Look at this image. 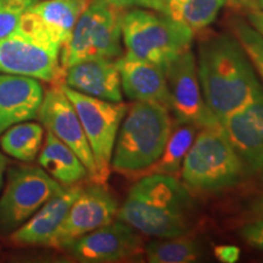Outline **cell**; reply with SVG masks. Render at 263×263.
<instances>
[{"mask_svg": "<svg viewBox=\"0 0 263 263\" xmlns=\"http://www.w3.org/2000/svg\"><path fill=\"white\" fill-rule=\"evenodd\" d=\"M197 133L199 128L196 126L176 118V121L172 122L170 137L162 154L159 160L146 171L145 174L161 173L177 177V174L180 173L184 157L193 145Z\"/></svg>", "mask_w": 263, "mask_h": 263, "instance_id": "cell-21", "label": "cell"}, {"mask_svg": "<svg viewBox=\"0 0 263 263\" xmlns=\"http://www.w3.org/2000/svg\"><path fill=\"white\" fill-rule=\"evenodd\" d=\"M43 98L38 80L0 72V136L16 123L37 118Z\"/></svg>", "mask_w": 263, "mask_h": 263, "instance_id": "cell-16", "label": "cell"}, {"mask_svg": "<svg viewBox=\"0 0 263 263\" xmlns=\"http://www.w3.org/2000/svg\"><path fill=\"white\" fill-rule=\"evenodd\" d=\"M64 188L42 167L10 170L0 197V233L14 232Z\"/></svg>", "mask_w": 263, "mask_h": 263, "instance_id": "cell-9", "label": "cell"}, {"mask_svg": "<svg viewBox=\"0 0 263 263\" xmlns=\"http://www.w3.org/2000/svg\"><path fill=\"white\" fill-rule=\"evenodd\" d=\"M256 0H232L230 2V5L232 8L239 9V10H246L252 8L255 4Z\"/></svg>", "mask_w": 263, "mask_h": 263, "instance_id": "cell-33", "label": "cell"}, {"mask_svg": "<svg viewBox=\"0 0 263 263\" xmlns=\"http://www.w3.org/2000/svg\"><path fill=\"white\" fill-rule=\"evenodd\" d=\"M39 0H0V41L17 29L22 16Z\"/></svg>", "mask_w": 263, "mask_h": 263, "instance_id": "cell-26", "label": "cell"}, {"mask_svg": "<svg viewBox=\"0 0 263 263\" xmlns=\"http://www.w3.org/2000/svg\"><path fill=\"white\" fill-rule=\"evenodd\" d=\"M229 26L232 34L240 43L255 71H257L263 81V37L248 24L246 20L239 16H233L229 20Z\"/></svg>", "mask_w": 263, "mask_h": 263, "instance_id": "cell-25", "label": "cell"}, {"mask_svg": "<svg viewBox=\"0 0 263 263\" xmlns=\"http://www.w3.org/2000/svg\"><path fill=\"white\" fill-rule=\"evenodd\" d=\"M250 9H259V10H263V0H256L254 6H252V8H250ZM246 10H248V9H246Z\"/></svg>", "mask_w": 263, "mask_h": 263, "instance_id": "cell-35", "label": "cell"}, {"mask_svg": "<svg viewBox=\"0 0 263 263\" xmlns=\"http://www.w3.org/2000/svg\"><path fill=\"white\" fill-rule=\"evenodd\" d=\"M90 0H43L28 11L62 48L70 41L74 26Z\"/></svg>", "mask_w": 263, "mask_h": 263, "instance_id": "cell-19", "label": "cell"}, {"mask_svg": "<svg viewBox=\"0 0 263 263\" xmlns=\"http://www.w3.org/2000/svg\"><path fill=\"white\" fill-rule=\"evenodd\" d=\"M117 211L118 203L106 186L90 184L82 189L47 246L67 249L81 236L114 222Z\"/></svg>", "mask_w": 263, "mask_h": 263, "instance_id": "cell-10", "label": "cell"}, {"mask_svg": "<svg viewBox=\"0 0 263 263\" xmlns=\"http://www.w3.org/2000/svg\"><path fill=\"white\" fill-rule=\"evenodd\" d=\"M230 2H232V0H227V5H230Z\"/></svg>", "mask_w": 263, "mask_h": 263, "instance_id": "cell-36", "label": "cell"}, {"mask_svg": "<svg viewBox=\"0 0 263 263\" xmlns=\"http://www.w3.org/2000/svg\"><path fill=\"white\" fill-rule=\"evenodd\" d=\"M60 51V44L26 11L17 29L0 41V72L57 82L64 76Z\"/></svg>", "mask_w": 263, "mask_h": 263, "instance_id": "cell-6", "label": "cell"}, {"mask_svg": "<svg viewBox=\"0 0 263 263\" xmlns=\"http://www.w3.org/2000/svg\"><path fill=\"white\" fill-rule=\"evenodd\" d=\"M115 62L120 72L122 90L129 100L159 103L170 110V90L163 67L128 52L117 58Z\"/></svg>", "mask_w": 263, "mask_h": 263, "instance_id": "cell-15", "label": "cell"}, {"mask_svg": "<svg viewBox=\"0 0 263 263\" xmlns=\"http://www.w3.org/2000/svg\"><path fill=\"white\" fill-rule=\"evenodd\" d=\"M250 209H251V212L255 216H257L258 218H263V194L256 197L252 201L251 206H250Z\"/></svg>", "mask_w": 263, "mask_h": 263, "instance_id": "cell-32", "label": "cell"}, {"mask_svg": "<svg viewBox=\"0 0 263 263\" xmlns=\"http://www.w3.org/2000/svg\"><path fill=\"white\" fill-rule=\"evenodd\" d=\"M193 197L176 176L145 174L132 186L116 218L153 238H176L189 232Z\"/></svg>", "mask_w": 263, "mask_h": 263, "instance_id": "cell-2", "label": "cell"}, {"mask_svg": "<svg viewBox=\"0 0 263 263\" xmlns=\"http://www.w3.org/2000/svg\"><path fill=\"white\" fill-rule=\"evenodd\" d=\"M239 234L244 239L246 244L256 250H259V251H263V218H258L241 227Z\"/></svg>", "mask_w": 263, "mask_h": 263, "instance_id": "cell-27", "label": "cell"}, {"mask_svg": "<svg viewBox=\"0 0 263 263\" xmlns=\"http://www.w3.org/2000/svg\"><path fill=\"white\" fill-rule=\"evenodd\" d=\"M162 2L167 8V14H168L172 18L177 20L179 10L186 0H162Z\"/></svg>", "mask_w": 263, "mask_h": 263, "instance_id": "cell-31", "label": "cell"}, {"mask_svg": "<svg viewBox=\"0 0 263 263\" xmlns=\"http://www.w3.org/2000/svg\"><path fill=\"white\" fill-rule=\"evenodd\" d=\"M38 117L43 127L47 128L48 132L54 134L58 139H60L77 154L87 167L91 179H94L97 168H95L93 153L85 137L77 111L62 90L61 84L55 85L47 93H44Z\"/></svg>", "mask_w": 263, "mask_h": 263, "instance_id": "cell-13", "label": "cell"}, {"mask_svg": "<svg viewBox=\"0 0 263 263\" xmlns=\"http://www.w3.org/2000/svg\"><path fill=\"white\" fill-rule=\"evenodd\" d=\"M39 166L64 186L78 184L89 176L77 154L48 132L38 156Z\"/></svg>", "mask_w": 263, "mask_h": 263, "instance_id": "cell-20", "label": "cell"}, {"mask_svg": "<svg viewBox=\"0 0 263 263\" xmlns=\"http://www.w3.org/2000/svg\"><path fill=\"white\" fill-rule=\"evenodd\" d=\"M67 250L76 259L88 263L128 261L144 251L137 230L118 219L81 236Z\"/></svg>", "mask_w": 263, "mask_h": 263, "instance_id": "cell-12", "label": "cell"}, {"mask_svg": "<svg viewBox=\"0 0 263 263\" xmlns=\"http://www.w3.org/2000/svg\"><path fill=\"white\" fill-rule=\"evenodd\" d=\"M226 5L227 0H186L179 10L177 21L183 22L195 34L211 26Z\"/></svg>", "mask_w": 263, "mask_h": 263, "instance_id": "cell-24", "label": "cell"}, {"mask_svg": "<svg viewBox=\"0 0 263 263\" xmlns=\"http://www.w3.org/2000/svg\"><path fill=\"white\" fill-rule=\"evenodd\" d=\"M171 127L172 120L166 106L134 101L118 130L111 170L126 176H144L162 154Z\"/></svg>", "mask_w": 263, "mask_h": 263, "instance_id": "cell-3", "label": "cell"}, {"mask_svg": "<svg viewBox=\"0 0 263 263\" xmlns=\"http://www.w3.org/2000/svg\"><path fill=\"white\" fill-rule=\"evenodd\" d=\"M6 164H8V160H6V157L0 153V188L3 186V182H4V173L6 171Z\"/></svg>", "mask_w": 263, "mask_h": 263, "instance_id": "cell-34", "label": "cell"}, {"mask_svg": "<svg viewBox=\"0 0 263 263\" xmlns=\"http://www.w3.org/2000/svg\"><path fill=\"white\" fill-rule=\"evenodd\" d=\"M60 84L77 111L93 153L97 168L93 180L95 183L105 184L110 177L115 143L128 106L122 101L114 103L88 97L64 83Z\"/></svg>", "mask_w": 263, "mask_h": 263, "instance_id": "cell-8", "label": "cell"}, {"mask_svg": "<svg viewBox=\"0 0 263 263\" xmlns=\"http://www.w3.org/2000/svg\"><path fill=\"white\" fill-rule=\"evenodd\" d=\"M122 41L128 54L166 67L190 50L194 33L183 22L155 10H123Z\"/></svg>", "mask_w": 263, "mask_h": 263, "instance_id": "cell-4", "label": "cell"}, {"mask_svg": "<svg viewBox=\"0 0 263 263\" xmlns=\"http://www.w3.org/2000/svg\"><path fill=\"white\" fill-rule=\"evenodd\" d=\"M245 11V20L255 31H257L263 37V10L248 9Z\"/></svg>", "mask_w": 263, "mask_h": 263, "instance_id": "cell-30", "label": "cell"}, {"mask_svg": "<svg viewBox=\"0 0 263 263\" xmlns=\"http://www.w3.org/2000/svg\"><path fill=\"white\" fill-rule=\"evenodd\" d=\"M164 72L170 90V110L176 115L177 120L192 123L199 129L221 128L219 120L203 100L197 77L196 59L192 50L185 51L171 62Z\"/></svg>", "mask_w": 263, "mask_h": 263, "instance_id": "cell-11", "label": "cell"}, {"mask_svg": "<svg viewBox=\"0 0 263 263\" xmlns=\"http://www.w3.org/2000/svg\"><path fill=\"white\" fill-rule=\"evenodd\" d=\"M122 15L123 9L106 0H90L78 18L70 41L61 48L62 72L84 60L120 58L122 55Z\"/></svg>", "mask_w": 263, "mask_h": 263, "instance_id": "cell-7", "label": "cell"}, {"mask_svg": "<svg viewBox=\"0 0 263 263\" xmlns=\"http://www.w3.org/2000/svg\"><path fill=\"white\" fill-rule=\"evenodd\" d=\"M215 256L221 262L234 263L240 257V250L234 245H219L215 248Z\"/></svg>", "mask_w": 263, "mask_h": 263, "instance_id": "cell-29", "label": "cell"}, {"mask_svg": "<svg viewBox=\"0 0 263 263\" xmlns=\"http://www.w3.org/2000/svg\"><path fill=\"white\" fill-rule=\"evenodd\" d=\"M145 255L150 263H190L199 259L200 248L185 235L160 238L149 242Z\"/></svg>", "mask_w": 263, "mask_h": 263, "instance_id": "cell-23", "label": "cell"}, {"mask_svg": "<svg viewBox=\"0 0 263 263\" xmlns=\"http://www.w3.org/2000/svg\"><path fill=\"white\" fill-rule=\"evenodd\" d=\"M196 68L203 100L219 121L249 104L263 89L254 66L233 34L201 39Z\"/></svg>", "mask_w": 263, "mask_h": 263, "instance_id": "cell-1", "label": "cell"}, {"mask_svg": "<svg viewBox=\"0 0 263 263\" xmlns=\"http://www.w3.org/2000/svg\"><path fill=\"white\" fill-rule=\"evenodd\" d=\"M44 127L35 122L16 123L0 136V147L11 157L24 162L37 159L43 145Z\"/></svg>", "mask_w": 263, "mask_h": 263, "instance_id": "cell-22", "label": "cell"}, {"mask_svg": "<svg viewBox=\"0 0 263 263\" xmlns=\"http://www.w3.org/2000/svg\"><path fill=\"white\" fill-rule=\"evenodd\" d=\"M83 186H65L52 196L28 221L11 233V241L20 245H47L54 233L64 222L68 210Z\"/></svg>", "mask_w": 263, "mask_h": 263, "instance_id": "cell-18", "label": "cell"}, {"mask_svg": "<svg viewBox=\"0 0 263 263\" xmlns=\"http://www.w3.org/2000/svg\"><path fill=\"white\" fill-rule=\"evenodd\" d=\"M246 171L222 128H203L184 157L180 177L188 188L219 192L241 183Z\"/></svg>", "mask_w": 263, "mask_h": 263, "instance_id": "cell-5", "label": "cell"}, {"mask_svg": "<svg viewBox=\"0 0 263 263\" xmlns=\"http://www.w3.org/2000/svg\"><path fill=\"white\" fill-rule=\"evenodd\" d=\"M224 137L252 173L263 171V89L219 121Z\"/></svg>", "mask_w": 263, "mask_h": 263, "instance_id": "cell-14", "label": "cell"}, {"mask_svg": "<svg viewBox=\"0 0 263 263\" xmlns=\"http://www.w3.org/2000/svg\"><path fill=\"white\" fill-rule=\"evenodd\" d=\"M106 2L123 10L132 8H143L155 10V11L168 15L167 14L166 5L163 4L162 0H106Z\"/></svg>", "mask_w": 263, "mask_h": 263, "instance_id": "cell-28", "label": "cell"}, {"mask_svg": "<svg viewBox=\"0 0 263 263\" xmlns=\"http://www.w3.org/2000/svg\"><path fill=\"white\" fill-rule=\"evenodd\" d=\"M64 84L80 93L106 101L123 100L120 72L115 60L91 59L72 65L64 72Z\"/></svg>", "mask_w": 263, "mask_h": 263, "instance_id": "cell-17", "label": "cell"}]
</instances>
